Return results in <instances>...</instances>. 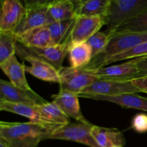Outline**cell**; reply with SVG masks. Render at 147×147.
<instances>
[{
	"label": "cell",
	"mask_w": 147,
	"mask_h": 147,
	"mask_svg": "<svg viewBox=\"0 0 147 147\" xmlns=\"http://www.w3.org/2000/svg\"><path fill=\"white\" fill-rule=\"evenodd\" d=\"M57 128L35 122H0V139L11 147H37Z\"/></svg>",
	"instance_id": "obj_1"
},
{
	"label": "cell",
	"mask_w": 147,
	"mask_h": 147,
	"mask_svg": "<svg viewBox=\"0 0 147 147\" xmlns=\"http://www.w3.org/2000/svg\"><path fill=\"white\" fill-rule=\"evenodd\" d=\"M109 34L110 35V41L104 53L92 59L91 62L84 67L88 69L97 68L99 65L104 60L147 42V32H112Z\"/></svg>",
	"instance_id": "obj_2"
},
{
	"label": "cell",
	"mask_w": 147,
	"mask_h": 147,
	"mask_svg": "<svg viewBox=\"0 0 147 147\" xmlns=\"http://www.w3.org/2000/svg\"><path fill=\"white\" fill-rule=\"evenodd\" d=\"M147 9V0H111L110 7L104 18L106 33L113 32L128 19Z\"/></svg>",
	"instance_id": "obj_3"
},
{
	"label": "cell",
	"mask_w": 147,
	"mask_h": 147,
	"mask_svg": "<svg viewBox=\"0 0 147 147\" xmlns=\"http://www.w3.org/2000/svg\"><path fill=\"white\" fill-rule=\"evenodd\" d=\"M70 45V37L61 44L46 47H27L16 41V55L21 60L27 56L41 59L60 70L65 57L68 54Z\"/></svg>",
	"instance_id": "obj_4"
},
{
	"label": "cell",
	"mask_w": 147,
	"mask_h": 147,
	"mask_svg": "<svg viewBox=\"0 0 147 147\" xmlns=\"http://www.w3.org/2000/svg\"><path fill=\"white\" fill-rule=\"evenodd\" d=\"M59 73L60 77V90L78 94L99 79L97 76L92 74L88 69L85 67H62L59 70Z\"/></svg>",
	"instance_id": "obj_5"
},
{
	"label": "cell",
	"mask_w": 147,
	"mask_h": 147,
	"mask_svg": "<svg viewBox=\"0 0 147 147\" xmlns=\"http://www.w3.org/2000/svg\"><path fill=\"white\" fill-rule=\"evenodd\" d=\"M93 125L81 121L73 122L58 128L53 132L49 139L71 141L90 147H100L91 133Z\"/></svg>",
	"instance_id": "obj_6"
},
{
	"label": "cell",
	"mask_w": 147,
	"mask_h": 147,
	"mask_svg": "<svg viewBox=\"0 0 147 147\" xmlns=\"http://www.w3.org/2000/svg\"><path fill=\"white\" fill-rule=\"evenodd\" d=\"M141 93V91L134 85L132 81H117L99 78L93 84L85 88L80 93L114 96L126 93Z\"/></svg>",
	"instance_id": "obj_7"
},
{
	"label": "cell",
	"mask_w": 147,
	"mask_h": 147,
	"mask_svg": "<svg viewBox=\"0 0 147 147\" xmlns=\"http://www.w3.org/2000/svg\"><path fill=\"white\" fill-rule=\"evenodd\" d=\"M0 100L36 106L47 102L33 90H24L11 82L0 80Z\"/></svg>",
	"instance_id": "obj_8"
},
{
	"label": "cell",
	"mask_w": 147,
	"mask_h": 147,
	"mask_svg": "<svg viewBox=\"0 0 147 147\" xmlns=\"http://www.w3.org/2000/svg\"><path fill=\"white\" fill-rule=\"evenodd\" d=\"M136 62L137 59L134 58L130 61L121 64L95 69H87L90 70L92 74L100 79L117 81H131L137 77L138 69Z\"/></svg>",
	"instance_id": "obj_9"
},
{
	"label": "cell",
	"mask_w": 147,
	"mask_h": 147,
	"mask_svg": "<svg viewBox=\"0 0 147 147\" xmlns=\"http://www.w3.org/2000/svg\"><path fill=\"white\" fill-rule=\"evenodd\" d=\"M103 25H105V21L102 17L77 16L70 32L71 43L86 42L90 37L99 32Z\"/></svg>",
	"instance_id": "obj_10"
},
{
	"label": "cell",
	"mask_w": 147,
	"mask_h": 147,
	"mask_svg": "<svg viewBox=\"0 0 147 147\" xmlns=\"http://www.w3.org/2000/svg\"><path fill=\"white\" fill-rule=\"evenodd\" d=\"M27 11L21 0H1L0 32H13Z\"/></svg>",
	"instance_id": "obj_11"
},
{
	"label": "cell",
	"mask_w": 147,
	"mask_h": 147,
	"mask_svg": "<svg viewBox=\"0 0 147 147\" xmlns=\"http://www.w3.org/2000/svg\"><path fill=\"white\" fill-rule=\"evenodd\" d=\"M48 17V6L27 9L22 21L14 31V36H19L32 29L51 24Z\"/></svg>",
	"instance_id": "obj_12"
},
{
	"label": "cell",
	"mask_w": 147,
	"mask_h": 147,
	"mask_svg": "<svg viewBox=\"0 0 147 147\" xmlns=\"http://www.w3.org/2000/svg\"><path fill=\"white\" fill-rule=\"evenodd\" d=\"M53 101L60 108L69 118L77 121L89 123L83 116L79 104V94L65 90H60L57 94L51 96Z\"/></svg>",
	"instance_id": "obj_13"
},
{
	"label": "cell",
	"mask_w": 147,
	"mask_h": 147,
	"mask_svg": "<svg viewBox=\"0 0 147 147\" xmlns=\"http://www.w3.org/2000/svg\"><path fill=\"white\" fill-rule=\"evenodd\" d=\"M79 98L91 99L95 100H103L116 103L126 109H138L147 112V98L142 97L136 93H126L114 96H99V95L79 94Z\"/></svg>",
	"instance_id": "obj_14"
},
{
	"label": "cell",
	"mask_w": 147,
	"mask_h": 147,
	"mask_svg": "<svg viewBox=\"0 0 147 147\" xmlns=\"http://www.w3.org/2000/svg\"><path fill=\"white\" fill-rule=\"evenodd\" d=\"M22 60L30 63V66L25 65V71L32 76L43 81L60 83L59 70L50 63L32 56H27Z\"/></svg>",
	"instance_id": "obj_15"
},
{
	"label": "cell",
	"mask_w": 147,
	"mask_h": 147,
	"mask_svg": "<svg viewBox=\"0 0 147 147\" xmlns=\"http://www.w3.org/2000/svg\"><path fill=\"white\" fill-rule=\"evenodd\" d=\"M41 123L58 128L70 123V118L54 102H46L36 106Z\"/></svg>",
	"instance_id": "obj_16"
},
{
	"label": "cell",
	"mask_w": 147,
	"mask_h": 147,
	"mask_svg": "<svg viewBox=\"0 0 147 147\" xmlns=\"http://www.w3.org/2000/svg\"><path fill=\"white\" fill-rule=\"evenodd\" d=\"M0 67L14 86L24 90H32L26 78L25 65L19 63L16 54L0 63Z\"/></svg>",
	"instance_id": "obj_17"
},
{
	"label": "cell",
	"mask_w": 147,
	"mask_h": 147,
	"mask_svg": "<svg viewBox=\"0 0 147 147\" xmlns=\"http://www.w3.org/2000/svg\"><path fill=\"white\" fill-rule=\"evenodd\" d=\"M15 39L16 41L27 47H46L55 45L47 25L15 36Z\"/></svg>",
	"instance_id": "obj_18"
},
{
	"label": "cell",
	"mask_w": 147,
	"mask_h": 147,
	"mask_svg": "<svg viewBox=\"0 0 147 147\" xmlns=\"http://www.w3.org/2000/svg\"><path fill=\"white\" fill-rule=\"evenodd\" d=\"M91 133L100 147H123L126 143L123 134L117 129H109L93 125Z\"/></svg>",
	"instance_id": "obj_19"
},
{
	"label": "cell",
	"mask_w": 147,
	"mask_h": 147,
	"mask_svg": "<svg viewBox=\"0 0 147 147\" xmlns=\"http://www.w3.org/2000/svg\"><path fill=\"white\" fill-rule=\"evenodd\" d=\"M48 17L52 23L76 18V6L70 0H57L48 6Z\"/></svg>",
	"instance_id": "obj_20"
},
{
	"label": "cell",
	"mask_w": 147,
	"mask_h": 147,
	"mask_svg": "<svg viewBox=\"0 0 147 147\" xmlns=\"http://www.w3.org/2000/svg\"><path fill=\"white\" fill-rule=\"evenodd\" d=\"M68 55L70 67L75 68L86 67L93 59L90 47L86 42L71 43Z\"/></svg>",
	"instance_id": "obj_21"
},
{
	"label": "cell",
	"mask_w": 147,
	"mask_h": 147,
	"mask_svg": "<svg viewBox=\"0 0 147 147\" xmlns=\"http://www.w3.org/2000/svg\"><path fill=\"white\" fill-rule=\"evenodd\" d=\"M111 0H90L80 4L76 9V16L102 17L107 15L110 7Z\"/></svg>",
	"instance_id": "obj_22"
},
{
	"label": "cell",
	"mask_w": 147,
	"mask_h": 147,
	"mask_svg": "<svg viewBox=\"0 0 147 147\" xmlns=\"http://www.w3.org/2000/svg\"><path fill=\"white\" fill-rule=\"evenodd\" d=\"M0 110L22 116L30 119V121L41 123L36 106L0 100Z\"/></svg>",
	"instance_id": "obj_23"
},
{
	"label": "cell",
	"mask_w": 147,
	"mask_h": 147,
	"mask_svg": "<svg viewBox=\"0 0 147 147\" xmlns=\"http://www.w3.org/2000/svg\"><path fill=\"white\" fill-rule=\"evenodd\" d=\"M76 18L55 22L47 25L55 45L64 42L70 35Z\"/></svg>",
	"instance_id": "obj_24"
},
{
	"label": "cell",
	"mask_w": 147,
	"mask_h": 147,
	"mask_svg": "<svg viewBox=\"0 0 147 147\" xmlns=\"http://www.w3.org/2000/svg\"><path fill=\"white\" fill-rule=\"evenodd\" d=\"M146 32L147 9L123 22L113 32Z\"/></svg>",
	"instance_id": "obj_25"
},
{
	"label": "cell",
	"mask_w": 147,
	"mask_h": 147,
	"mask_svg": "<svg viewBox=\"0 0 147 147\" xmlns=\"http://www.w3.org/2000/svg\"><path fill=\"white\" fill-rule=\"evenodd\" d=\"M144 56H147V42L142 43L127 51L123 52L121 54L113 56V57L104 60L99 65L97 68L105 67L106 65L118 61H122V60H128V59L138 58V57H144Z\"/></svg>",
	"instance_id": "obj_26"
},
{
	"label": "cell",
	"mask_w": 147,
	"mask_h": 147,
	"mask_svg": "<svg viewBox=\"0 0 147 147\" xmlns=\"http://www.w3.org/2000/svg\"><path fill=\"white\" fill-rule=\"evenodd\" d=\"M15 45L13 32H0V63L16 54Z\"/></svg>",
	"instance_id": "obj_27"
},
{
	"label": "cell",
	"mask_w": 147,
	"mask_h": 147,
	"mask_svg": "<svg viewBox=\"0 0 147 147\" xmlns=\"http://www.w3.org/2000/svg\"><path fill=\"white\" fill-rule=\"evenodd\" d=\"M110 41V35L107 33L98 32L86 41L90 47L92 58H95L105 52Z\"/></svg>",
	"instance_id": "obj_28"
},
{
	"label": "cell",
	"mask_w": 147,
	"mask_h": 147,
	"mask_svg": "<svg viewBox=\"0 0 147 147\" xmlns=\"http://www.w3.org/2000/svg\"><path fill=\"white\" fill-rule=\"evenodd\" d=\"M132 129L140 134L147 132V114L138 113L133 118L131 121Z\"/></svg>",
	"instance_id": "obj_29"
},
{
	"label": "cell",
	"mask_w": 147,
	"mask_h": 147,
	"mask_svg": "<svg viewBox=\"0 0 147 147\" xmlns=\"http://www.w3.org/2000/svg\"><path fill=\"white\" fill-rule=\"evenodd\" d=\"M136 66L138 69V74L136 78L147 77V56L138 57Z\"/></svg>",
	"instance_id": "obj_30"
},
{
	"label": "cell",
	"mask_w": 147,
	"mask_h": 147,
	"mask_svg": "<svg viewBox=\"0 0 147 147\" xmlns=\"http://www.w3.org/2000/svg\"><path fill=\"white\" fill-rule=\"evenodd\" d=\"M55 1L57 0H26L24 2V5L26 9H28L36 8V7L49 6Z\"/></svg>",
	"instance_id": "obj_31"
},
{
	"label": "cell",
	"mask_w": 147,
	"mask_h": 147,
	"mask_svg": "<svg viewBox=\"0 0 147 147\" xmlns=\"http://www.w3.org/2000/svg\"><path fill=\"white\" fill-rule=\"evenodd\" d=\"M135 86L141 91V93H147V77L139 78L131 80Z\"/></svg>",
	"instance_id": "obj_32"
},
{
	"label": "cell",
	"mask_w": 147,
	"mask_h": 147,
	"mask_svg": "<svg viewBox=\"0 0 147 147\" xmlns=\"http://www.w3.org/2000/svg\"><path fill=\"white\" fill-rule=\"evenodd\" d=\"M0 147H11L6 142H4L3 139H0Z\"/></svg>",
	"instance_id": "obj_33"
},
{
	"label": "cell",
	"mask_w": 147,
	"mask_h": 147,
	"mask_svg": "<svg viewBox=\"0 0 147 147\" xmlns=\"http://www.w3.org/2000/svg\"><path fill=\"white\" fill-rule=\"evenodd\" d=\"M70 1H71L72 2L75 4V6H76V8H77L78 6L79 0H70Z\"/></svg>",
	"instance_id": "obj_34"
},
{
	"label": "cell",
	"mask_w": 147,
	"mask_h": 147,
	"mask_svg": "<svg viewBox=\"0 0 147 147\" xmlns=\"http://www.w3.org/2000/svg\"><path fill=\"white\" fill-rule=\"evenodd\" d=\"M90 1V0H79V1H78V6H80V4H84V3L87 2V1ZM77 8H78V7H77ZM77 8H76V9H77Z\"/></svg>",
	"instance_id": "obj_35"
},
{
	"label": "cell",
	"mask_w": 147,
	"mask_h": 147,
	"mask_svg": "<svg viewBox=\"0 0 147 147\" xmlns=\"http://www.w3.org/2000/svg\"><path fill=\"white\" fill-rule=\"evenodd\" d=\"M21 1H22V2H23V3H24V1H26V0H21Z\"/></svg>",
	"instance_id": "obj_36"
},
{
	"label": "cell",
	"mask_w": 147,
	"mask_h": 147,
	"mask_svg": "<svg viewBox=\"0 0 147 147\" xmlns=\"http://www.w3.org/2000/svg\"><path fill=\"white\" fill-rule=\"evenodd\" d=\"M116 147H121V146H116Z\"/></svg>",
	"instance_id": "obj_37"
}]
</instances>
